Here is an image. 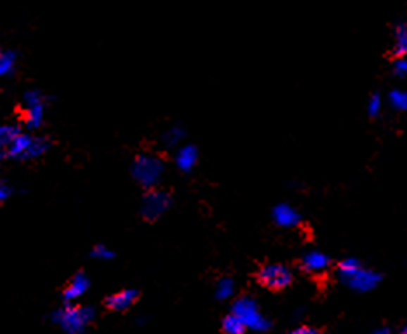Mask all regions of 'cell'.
Returning <instances> with one entry per match:
<instances>
[{
    "label": "cell",
    "mask_w": 407,
    "mask_h": 334,
    "mask_svg": "<svg viewBox=\"0 0 407 334\" xmlns=\"http://www.w3.org/2000/svg\"><path fill=\"white\" fill-rule=\"evenodd\" d=\"M372 334H392V329L388 328V326H380V328H376Z\"/></svg>",
    "instance_id": "cell-26"
},
{
    "label": "cell",
    "mask_w": 407,
    "mask_h": 334,
    "mask_svg": "<svg viewBox=\"0 0 407 334\" xmlns=\"http://www.w3.org/2000/svg\"><path fill=\"white\" fill-rule=\"evenodd\" d=\"M183 140H184V129L181 128V125H171V128L162 135V143H164V147L176 148V150L181 147Z\"/></svg>",
    "instance_id": "cell-18"
},
{
    "label": "cell",
    "mask_w": 407,
    "mask_h": 334,
    "mask_svg": "<svg viewBox=\"0 0 407 334\" xmlns=\"http://www.w3.org/2000/svg\"><path fill=\"white\" fill-rule=\"evenodd\" d=\"M221 331L225 334H246L247 328L239 317H235L233 314H228L225 315L223 321H221Z\"/></svg>",
    "instance_id": "cell-19"
},
{
    "label": "cell",
    "mask_w": 407,
    "mask_h": 334,
    "mask_svg": "<svg viewBox=\"0 0 407 334\" xmlns=\"http://www.w3.org/2000/svg\"><path fill=\"white\" fill-rule=\"evenodd\" d=\"M89 256H91L92 259H96V261H110V259L115 258V252L110 249L108 246H105V244H96V246H92V249L89 251Z\"/></svg>",
    "instance_id": "cell-21"
},
{
    "label": "cell",
    "mask_w": 407,
    "mask_h": 334,
    "mask_svg": "<svg viewBox=\"0 0 407 334\" xmlns=\"http://www.w3.org/2000/svg\"><path fill=\"white\" fill-rule=\"evenodd\" d=\"M173 199L162 188H154V190H148L145 197L142 200V218L146 221H157L171 209Z\"/></svg>",
    "instance_id": "cell-8"
},
{
    "label": "cell",
    "mask_w": 407,
    "mask_h": 334,
    "mask_svg": "<svg viewBox=\"0 0 407 334\" xmlns=\"http://www.w3.org/2000/svg\"><path fill=\"white\" fill-rule=\"evenodd\" d=\"M394 73L399 79H407V58L395 59L394 61Z\"/></svg>",
    "instance_id": "cell-23"
},
{
    "label": "cell",
    "mask_w": 407,
    "mask_h": 334,
    "mask_svg": "<svg viewBox=\"0 0 407 334\" xmlns=\"http://www.w3.org/2000/svg\"><path fill=\"white\" fill-rule=\"evenodd\" d=\"M336 272H338V278L342 280V284H345L351 291L361 292V295L375 291L381 284L380 273L371 268H365L357 258L342 259L336 266Z\"/></svg>",
    "instance_id": "cell-1"
},
{
    "label": "cell",
    "mask_w": 407,
    "mask_h": 334,
    "mask_svg": "<svg viewBox=\"0 0 407 334\" xmlns=\"http://www.w3.org/2000/svg\"><path fill=\"white\" fill-rule=\"evenodd\" d=\"M392 109L397 111H407V89H394L388 94Z\"/></svg>",
    "instance_id": "cell-20"
},
{
    "label": "cell",
    "mask_w": 407,
    "mask_h": 334,
    "mask_svg": "<svg viewBox=\"0 0 407 334\" xmlns=\"http://www.w3.org/2000/svg\"><path fill=\"white\" fill-rule=\"evenodd\" d=\"M14 195V187L7 181H0V204L7 202Z\"/></svg>",
    "instance_id": "cell-24"
},
{
    "label": "cell",
    "mask_w": 407,
    "mask_h": 334,
    "mask_svg": "<svg viewBox=\"0 0 407 334\" xmlns=\"http://www.w3.org/2000/svg\"><path fill=\"white\" fill-rule=\"evenodd\" d=\"M175 164L181 173L188 174L195 169L199 164V148L195 144H181L176 150L175 155Z\"/></svg>",
    "instance_id": "cell-13"
},
{
    "label": "cell",
    "mask_w": 407,
    "mask_h": 334,
    "mask_svg": "<svg viewBox=\"0 0 407 334\" xmlns=\"http://www.w3.org/2000/svg\"><path fill=\"white\" fill-rule=\"evenodd\" d=\"M96 321V310L91 305H63L51 314V322L65 334H87Z\"/></svg>",
    "instance_id": "cell-2"
},
{
    "label": "cell",
    "mask_w": 407,
    "mask_h": 334,
    "mask_svg": "<svg viewBox=\"0 0 407 334\" xmlns=\"http://www.w3.org/2000/svg\"><path fill=\"white\" fill-rule=\"evenodd\" d=\"M401 334H407V326H404V328L401 329Z\"/></svg>",
    "instance_id": "cell-27"
},
{
    "label": "cell",
    "mask_w": 407,
    "mask_h": 334,
    "mask_svg": "<svg viewBox=\"0 0 407 334\" xmlns=\"http://www.w3.org/2000/svg\"><path fill=\"white\" fill-rule=\"evenodd\" d=\"M303 272L312 273V276H320L331 268V258L322 251H308L303 254L301 263H299Z\"/></svg>",
    "instance_id": "cell-10"
},
{
    "label": "cell",
    "mask_w": 407,
    "mask_h": 334,
    "mask_svg": "<svg viewBox=\"0 0 407 334\" xmlns=\"http://www.w3.org/2000/svg\"><path fill=\"white\" fill-rule=\"evenodd\" d=\"M49 150V138L21 129L20 135L14 138L11 147L7 148L6 159H11V161H37V159H42L44 155H47Z\"/></svg>",
    "instance_id": "cell-4"
},
{
    "label": "cell",
    "mask_w": 407,
    "mask_h": 334,
    "mask_svg": "<svg viewBox=\"0 0 407 334\" xmlns=\"http://www.w3.org/2000/svg\"><path fill=\"white\" fill-rule=\"evenodd\" d=\"M287 334H320V331L317 328H313V326L303 324V326H298V328L291 329Z\"/></svg>",
    "instance_id": "cell-25"
},
{
    "label": "cell",
    "mask_w": 407,
    "mask_h": 334,
    "mask_svg": "<svg viewBox=\"0 0 407 334\" xmlns=\"http://www.w3.org/2000/svg\"><path fill=\"white\" fill-rule=\"evenodd\" d=\"M272 220L280 228H294L301 223V213L287 202H280L273 207Z\"/></svg>",
    "instance_id": "cell-11"
},
{
    "label": "cell",
    "mask_w": 407,
    "mask_h": 334,
    "mask_svg": "<svg viewBox=\"0 0 407 334\" xmlns=\"http://www.w3.org/2000/svg\"><path fill=\"white\" fill-rule=\"evenodd\" d=\"M165 164L158 155L154 154H138L131 164V176L136 183L145 190L158 188L161 181L164 180Z\"/></svg>",
    "instance_id": "cell-3"
},
{
    "label": "cell",
    "mask_w": 407,
    "mask_h": 334,
    "mask_svg": "<svg viewBox=\"0 0 407 334\" xmlns=\"http://www.w3.org/2000/svg\"><path fill=\"white\" fill-rule=\"evenodd\" d=\"M383 110V98H381L380 92H372L371 98L368 101V113L369 117H378Z\"/></svg>",
    "instance_id": "cell-22"
},
{
    "label": "cell",
    "mask_w": 407,
    "mask_h": 334,
    "mask_svg": "<svg viewBox=\"0 0 407 334\" xmlns=\"http://www.w3.org/2000/svg\"><path fill=\"white\" fill-rule=\"evenodd\" d=\"M256 280L258 284L270 291H284L292 284L294 273L289 266L282 265V263H268L258 270Z\"/></svg>",
    "instance_id": "cell-7"
},
{
    "label": "cell",
    "mask_w": 407,
    "mask_h": 334,
    "mask_svg": "<svg viewBox=\"0 0 407 334\" xmlns=\"http://www.w3.org/2000/svg\"><path fill=\"white\" fill-rule=\"evenodd\" d=\"M230 314L239 317L247 328V331L254 333H266L272 329V322L261 314L260 305L251 296H240L232 303Z\"/></svg>",
    "instance_id": "cell-5"
},
{
    "label": "cell",
    "mask_w": 407,
    "mask_h": 334,
    "mask_svg": "<svg viewBox=\"0 0 407 334\" xmlns=\"http://www.w3.org/2000/svg\"><path fill=\"white\" fill-rule=\"evenodd\" d=\"M214 296L218 302H227L235 296V282L230 277H223L218 280L216 289H214Z\"/></svg>",
    "instance_id": "cell-16"
},
{
    "label": "cell",
    "mask_w": 407,
    "mask_h": 334,
    "mask_svg": "<svg viewBox=\"0 0 407 334\" xmlns=\"http://www.w3.org/2000/svg\"><path fill=\"white\" fill-rule=\"evenodd\" d=\"M20 131L21 128L14 124H0V157H2V161H6L7 148L11 147L14 138L20 135Z\"/></svg>",
    "instance_id": "cell-15"
},
{
    "label": "cell",
    "mask_w": 407,
    "mask_h": 334,
    "mask_svg": "<svg viewBox=\"0 0 407 334\" xmlns=\"http://www.w3.org/2000/svg\"><path fill=\"white\" fill-rule=\"evenodd\" d=\"M89 289H91V278L87 277V273L77 272L75 276L70 277L65 289H63V303L65 305H77L87 295Z\"/></svg>",
    "instance_id": "cell-9"
},
{
    "label": "cell",
    "mask_w": 407,
    "mask_h": 334,
    "mask_svg": "<svg viewBox=\"0 0 407 334\" xmlns=\"http://www.w3.org/2000/svg\"><path fill=\"white\" fill-rule=\"evenodd\" d=\"M392 56L395 59L407 58V23L401 21L394 27V49Z\"/></svg>",
    "instance_id": "cell-14"
},
{
    "label": "cell",
    "mask_w": 407,
    "mask_h": 334,
    "mask_svg": "<svg viewBox=\"0 0 407 334\" xmlns=\"http://www.w3.org/2000/svg\"><path fill=\"white\" fill-rule=\"evenodd\" d=\"M16 53L13 51H0V80L7 79L16 70Z\"/></svg>",
    "instance_id": "cell-17"
},
{
    "label": "cell",
    "mask_w": 407,
    "mask_h": 334,
    "mask_svg": "<svg viewBox=\"0 0 407 334\" xmlns=\"http://www.w3.org/2000/svg\"><path fill=\"white\" fill-rule=\"evenodd\" d=\"M47 98L40 89H30L23 94V124L28 132L39 131L46 122Z\"/></svg>",
    "instance_id": "cell-6"
},
{
    "label": "cell",
    "mask_w": 407,
    "mask_h": 334,
    "mask_svg": "<svg viewBox=\"0 0 407 334\" xmlns=\"http://www.w3.org/2000/svg\"><path fill=\"white\" fill-rule=\"evenodd\" d=\"M138 298H139V292L136 291V289H131V287L120 289V291L106 296L105 307L108 308V310L122 314V311L129 310V308L134 305V303L138 302Z\"/></svg>",
    "instance_id": "cell-12"
}]
</instances>
